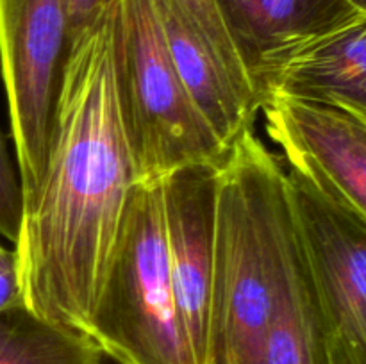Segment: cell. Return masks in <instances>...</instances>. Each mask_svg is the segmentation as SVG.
<instances>
[{
	"label": "cell",
	"instance_id": "ba28073f",
	"mask_svg": "<svg viewBox=\"0 0 366 364\" xmlns=\"http://www.w3.org/2000/svg\"><path fill=\"white\" fill-rule=\"evenodd\" d=\"M220 166L188 164L163 181L164 227L175 303L199 364H206L207 357Z\"/></svg>",
	"mask_w": 366,
	"mask_h": 364
},
{
	"label": "cell",
	"instance_id": "8992f818",
	"mask_svg": "<svg viewBox=\"0 0 366 364\" xmlns=\"http://www.w3.org/2000/svg\"><path fill=\"white\" fill-rule=\"evenodd\" d=\"M286 196L338 364H366V223L295 168Z\"/></svg>",
	"mask_w": 366,
	"mask_h": 364
},
{
	"label": "cell",
	"instance_id": "8fae6325",
	"mask_svg": "<svg viewBox=\"0 0 366 364\" xmlns=\"http://www.w3.org/2000/svg\"><path fill=\"white\" fill-rule=\"evenodd\" d=\"M217 2L254 82L257 70L268 61L361 14L347 0Z\"/></svg>",
	"mask_w": 366,
	"mask_h": 364
},
{
	"label": "cell",
	"instance_id": "2e32d148",
	"mask_svg": "<svg viewBox=\"0 0 366 364\" xmlns=\"http://www.w3.org/2000/svg\"><path fill=\"white\" fill-rule=\"evenodd\" d=\"M114 0H68V31H70V49L84 38L97 24L104 11Z\"/></svg>",
	"mask_w": 366,
	"mask_h": 364
},
{
	"label": "cell",
	"instance_id": "30bf717a",
	"mask_svg": "<svg viewBox=\"0 0 366 364\" xmlns=\"http://www.w3.org/2000/svg\"><path fill=\"white\" fill-rule=\"evenodd\" d=\"M172 61L193 106L225 148L252 128L261 106L247 95L206 39L170 0H157Z\"/></svg>",
	"mask_w": 366,
	"mask_h": 364
},
{
	"label": "cell",
	"instance_id": "9a60e30c",
	"mask_svg": "<svg viewBox=\"0 0 366 364\" xmlns=\"http://www.w3.org/2000/svg\"><path fill=\"white\" fill-rule=\"evenodd\" d=\"M21 303L25 298L16 250L6 248L0 243V313Z\"/></svg>",
	"mask_w": 366,
	"mask_h": 364
},
{
	"label": "cell",
	"instance_id": "e0dca14e",
	"mask_svg": "<svg viewBox=\"0 0 366 364\" xmlns=\"http://www.w3.org/2000/svg\"><path fill=\"white\" fill-rule=\"evenodd\" d=\"M95 364H122V363H118V360H114L113 357H109V355H107V353L99 352V355H97Z\"/></svg>",
	"mask_w": 366,
	"mask_h": 364
},
{
	"label": "cell",
	"instance_id": "9c48e42d",
	"mask_svg": "<svg viewBox=\"0 0 366 364\" xmlns=\"http://www.w3.org/2000/svg\"><path fill=\"white\" fill-rule=\"evenodd\" d=\"M268 95L342 107L366 121V14L317 36L257 70Z\"/></svg>",
	"mask_w": 366,
	"mask_h": 364
},
{
	"label": "cell",
	"instance_id": "7c38bea8",
	"mask_svg": "<svg viewBox=\"0 0 366 364\" xmlns=\"http://www.w3.org/2000/svg\"><path fill=\"white\" fill-rule=\"evenodd\" d=\"M99 352L86 335L43 320L27 303L0 313V364H95Z\"/></svg>",
	"mask_w": 366,
	"mask_h": 364
},
{
	"label": "cell",
	"instance_id": "6da1fadb",
	"mask_svg": "<svg viewBox=\"0 0 366 364\" xmlns=\"http://www.w3.org/2000/svg\"><path fill=\"white\" fill-rule=\"evenodd\" d=\"M120 0L68 54L45 171L14 243L29 309L86 335L138 184L118 84Z\"/></svg>",
	"mask_w": 366,
	"mask_h": 364
},
{
	"label": "cell",
	"instance_id": "ac0fdd59",
	"mask_svg": "<svg viewBox=\"0 0 366 364\" xmlns=\"http://www.w3.org/2000/svg\"><path fill=\"white\" fill-rule=\"evenodd\" d=\"M347 2H349L350 6L356 7V9L360 11V13L366 14V0H347Z\"/></svg>",
	"mask_w": 366,
	"mask_h": 364
},
{
	"label": "cell",
	"instance_id": "4fadbf2b",
	"mask_svg": "<svg viewBox=\"0 0 366 364\" xmlns=\"http://www.w3.org/2000/svg\"><path fill=\"white\" fill-rule=\"evenodd\" d=\"M172 4L182 11L186 18L193 24V27L202 34L207 45L213 49L218 59L224 63L236 84L243 89L249 96L257 100L261 106V96L256 88L252 75L247 70L245 61L236 46L234 38L227 27L224 14L217 0H170Z\"/></svg>",
	"mask_w": 366,
	"mask_h": 364
},
{
	"label": "cell",
	"instance_id": "3957f363",
	"mask_svg": "<svg viewBox=\"0 0 366 364\" xmlns=\"http://www.w3.org/2000/svg\"><path fill=\"white\" fill-rule=\"evenodd\" d=\"M86 338L122 364H199L175 303L163 182L129 193Z\"/></svg>",
	"mask_w": 366,
	"mask_h": 364
},
{
	"label": "cell",
	"instance_id": "277c9868",
	"mask_svg": "<svg viewBox=\"0 0 366 364\" xmlns=\"http://www.w3.org/2000/svg\"><path fill=\"white\" fill-rule=\"evenodd\" d=\"M118 84L138 182H163L188 164H224L229 150L182 86L157 0H120Z\"/></svg>",
	"mask_w": 366,
	"mask_h": 364
},
{
	"label": "cell",
	"instance_id": "5bb4252c",
	"mask_svg": "<svg viewBox=\"0 0 366 364\" xmlns=\"http://www.w3.org/2000/svg\"><path fill=\"white\" fill-rule=\"evenodd\" d=\"M24 220V189L0 131V236L16 243Z\"/></svg>",
	"mask_w": 366,
	"mask_h": 364
},
{
	"label": "cell",
	"instance_id": "52a82bcc",
	"mask_svg": "<svg viewBox=\"0 0 366 364\" xmlns=\"http://www.w3.org/2000/svg\"><path fill=\"white\" fill-rule=\"evenodd\" d=\"M261 113L288 166L366 223V121L342 107L279 95L264 96Z\"/></svg>",
	"mask_w": 366,
	"mask_h": 364
},
{
	"label": "cell",
	"instance_id": "7a4b0ae2",
	"mask_svg": "<svg viewBox=\"0 0 366 364\" xmlns=\"http://www.w3.org/2000/svg\"><path fill=\"white\" fill-rule=\"evenodd\" d=\"M290 232L286 170L249 128L218 175L206 364H263Z\"/></svg>",
	"mask_w": 366,
	"mask_h": 364
},
{
	"label": "cell",
	"instance_id": "5b68a950",
	"mask_svg": "<svg viewBox=\"0 0 366 364\" xmlns=\"http://www.w3.org/2000/svg\"><path fill=\"white\" fill-rule=\"evenodd\" d=\"M68 54V0H0V75L24 211L45 171Z\"/></svg>",
	"mask_w": 366,
	"mask_h": 364
}]
</instances>
